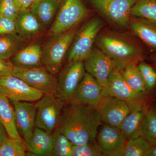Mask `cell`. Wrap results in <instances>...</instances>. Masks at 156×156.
<instances>
[{
	"instance_id": "obj_19",
	"label": "cell",
	"mask_w": 156,
	"mask_h": 156,
	"mask_svg": "<svg viewBox=\"0 0 156 156\" xmlns=\"http://www.w3.org/2000/svg\"><path fill=\"white\" fill-rule=\"evenodd\" d=\"M15 21L16 33L26 40L39 35L45 30L30 9L20 10Z\"/></svg>"
},
{
	"instance_id": "obj_12",
	"label": "cell",
	"mask_w": 156,
	"mask_h": 156,
	"mask_svg": "<svg viewBox=\"0 0 156 156\" xmlns=\"http://www.w3.org/2000/svg\"><path fill=\"white\" fill-rule=\"evenodd\" d=\"M97 146L103 156H121L127 140L119 128L104 124L98 131Z\"/></svg>"
},
{
	"instance_id": "obj_15",
	"label": "cell",
	"mask_w": 156,
	"mask_h": 156,
	"mask_svg": "<svg viewBox=\"0 0 156 156\" xmlns=\"http://www.w3.org/2000/svg\"><path fill=\"white\" fill-rule=\"evenodd\" d=\"M84 64L86 71L105 89L109 76L115 67L111 58L98 48H94L84 61Z\"/></svg>"
},
{
	"instance_id": "obj_23",
	"label": "cell",
	"mask_w": 156,
	"mask_h": 156,
	"mask_svg": "<svg viewBox=\"0 0 156 156\" xmlns=\"http://www.w3.org/2000/svg\"><path fill=\"white\" fill-rule=\"evenodd\" d=\"M0 122L5 127L9 138L23 140L16 127L14 107L9 98L0 93Z\"/></svg>"
},
{
	"instance_id": "obj_38",
	"label": "cell",
	"mask_w": 156,
	"mask_h": 156,
	"mask_svg": "<svg viewBox=\"0 0 156 156\" xmlns=\"http://www.w3.org/2000/svg\"><path fill=\"white\" fill-rule=\"evenodd\" d=\"M151 144V148L149 156H156V140L149 137H144Z\"/></svg>"
},
{
	"instance_id": "obj_11",
	"label": "cell",
	"mask_w": 156,
	"mask_h": 156,
	"mask_svg": "<svg viewBox=\"0 0 156 156\" xmlns=\"http://www.w3.org/2000/svg\"><path fill=\"white\" fill-rule=\"evenodd\" d=\"M0 93L12 102H35L44 95L13 75L0 78Z\"/></svg>"
},
{
	"instance_id": "obj_27",
	"label": "cell",
	"mask_w": 156,
	"mask_h": 156,
	"mask_svg": "<svg viewBox=\"0 0 156 156\" xmlns=\"http://www.w3.org/2000/svg\"><path fill=\"white\" fill-rule=\"evenodd\" d=\"M151 148V144L140 136L127 140L121 156H149Z\"/></svg>"
},
{
	"instance_id": "obj_34",
	"label": "cell",
	"mask_w": 156,
	"mask_h": 156,
	"mask_svg": "<svg viewBox=\"0 0 156 156\" xmlns=\"http://www.w3.org/2000/svg\"><path fill=\"white\" fill-rule=\"evenodd\" d=\"M16 33L15 20L0 15V35Z\"/></svg>"
},
{
	"instance_id": "obj_33",
	"label": "cell",
	"mask_w": 156,
	"mask_h": 156,
	"mask_svg": "<svg viewBox=\"0 0 156 156\" xmlns=\"http://www.w3.org/2000/svg\"><path fill=\"white\" fill-rule=\"evenodd\" d=\"M19 10L14 0H0V15L15 20Z\"/></svg>"
},
{
	"instance_id": "obj_10",
	"label": "cell",
	"mask_w": 156,
	"mask_h": 156,
	"mask_svg": "<svg viewBox=\"0 0 156 156\" xmlns=\"http://www.w3.org/2000/svg\"><path fill=\"white\" fill-rule=\"evenodd\" d=\"M86 70L84 62H68L59 71L57 78V96L67 102L83 80Z\"/></svg>"
},
{
	"instance_id": "obj_14",
	"label": "cell",
	"mask_w": 156,
	"mask_h": 156,
	"mask_svg": "<svg viewBox=\"0 0 156 156\" xmlns=\"http://www.w3.org/2000/svg\"><path fill=\"white\" fill-rule=\"evenodd\" d=\"M106 96L103 87L86 72L72 97L67 102L83 104L96 108Z\"/></svg>"
},
{
	"instance_id": "obj_7",
	"label": "cell",
	"mask_w": 156,
	"mask_h": 156,
	"mask_svg": "<svg viewBox=\"0 0 156 156\" xmlns=\"http://www.w3.org/2000/svg\"><path fill=\"white\" fill-rule=\"evenodd\" d=\"M136 0H89L93 7L112 25L129 28L130 12Z\"/></svg>"
},
{
	"instance_id": "obj_16",
	"label": "cell",
	"mask_w": 156,
	"mask_h": 156,
	"mask_svg": "<svg viewBox=\"0 0 156 156\" xmlns=\"http://www.w3.org/2000/svg\"><path fill=\"white\" fill-rule=\"evenodd\" d=\"M12 102L17 131L21 137L27 139L36 126V105L27 101Z\"/></svg>"
},
{
	"instance_id": "obj_36",
	"label": "cell",
	"mask_w": 156,
	"mask_h": 156,
	"mask_svg": "<svg viewBox=\"0 0 156 156\" xmlns=\"http://www.w3.org/2000/svg\"><path fill=\"white\" fill-rule=\"evenodd\" d=\"M20 10L30 9L34 0H14Z\"/></svg>"
},
{
	"instance_id": "obj_3",
	"label": "cell",
	"mask_w": 156,
	"mask_h": 156,
	"mask_svg": "<svg viewBox=\"0 0 156 156\" xmlns=\"http://www.w3.org/2000/svg\"><path fill=\"white\" fill-rule=\"evenodd\" d=\"M78 30L77 26L69 30L51 37L42 48V64L53 75L57 74L62 68Z\"/></svg>"
},
{
	"instance_id": "obj_32",
	"label": "cell",
	"mask_w": 156,
	"mask_h": 156,
	"mask_svg": "<svg viewBox=\"0 0 156 156\" xmlns=\"http://www.w3.org/2000/svg\"><path fill=\"white\" fill-rule=\"evenodd\" d=\"M95 142L74 145L71 156H103Z\"/></svg>"
},
{
	"instance_id": "obj_1",
	"label": "cell",
	"mask_w": 156,
	"mask_h": 156,
	"mask_svg": "<svg viewBox=\"0 0 156 156\" xmlns=\"http://www.w3.org/2000/svg\"><path fill=\"white\" fill-rule=\"evenodd\" d=\"M95 43L122 71L129 65L148 60L151 52L140 39L122 32L101 29Z\"/></svg>"
},
{
	"instance_id": "obj_21",
	"label": "cell",
	"mask_w": 156,
	"mask_h": 156,
	"mask_svg": "<svg viewBox=\"0 0 156 156\" xmlns=\"http://www.w3.org/2000/svg\"><path fill=\"white\" fill-rule=\"evenodd\" d=\"M63 0H34L31 11L45 29L50 28Z\"/></svg>"
},
{
	"instance_id": "obj_18",
	"label": "cell",
	"mask_w": 156,
	"mask_h": 156,
	"mask_svg": "<svg viewBox=\"0 0 156 156\" xmlns=\"http://www.w3.org/2000/svg\"><path fill=\"white\" fill-rule=\"evenodd\" d=\"M42 47L35 43L23 47L10 59L14 68L26 69L42 66Z\"/></svg>"
},
{
	"instance_id": "obj_28",
	"label": "cell",
	"mask_w": 156,
	"mask_h": 156,
	"mask_svg": "<svg viewBox=\"0 0 156 156\" xmlns=\"http://www.w3.org/2000/svg\"><path fill=\"white\" fill-rule=\"evenodd\" d=\"M52 156H71L74 144L67 136L56 129L53 134Z\"/></svg>"
},
{
	"instance_id": "obj_2",
	"label": "cell",
	"mask_w": 156,
	"mask_h": 156,
	"mask_svg": "<svg viewBox=\"0 0 156 156\" xmlns=\"http://www.w3.org/2000/svg\"><path fill=\"white\" fill-rule=\"evenodd\" d=\"M101 123L95 108L66 101L56 129L64 134L74 145H81L95 142Z\"/></svg>"
},
{
	"instance_id": "obj_35",
	"label": "cell",
	"mask_w": 156,
	"mask_h": 156,
	"mask_svg": "<svg viewBox=\"0 0 156 156\" xmlns=\"http://www.w3.org/2000/svg\"><path fill=\"white\" fill-rule=\"evenodd\" d=\"M13 70L11 62L0 58V78L12 75Z\"/></svg>"
},
{
	"instance_id": "obj_37",
	"label": "cell",
	"mask_w": 156,
	"mask_h": 156,
	"mask_svg": "<svg viewBox=\"0 0 156 156\" xmlns=\"http://www.w3.org/2000/svg\"><path fill=\"white\" fill-rule=\"evenodd\" d=\"M9 137L5 127L0 122V145L9 139Z\"/></svg>"
},
{
	"instance_id": "obj_22",
	"label": "cell",
	"mask_w": 156,
	"mask_h": 156,
	"mask_svg": "<svg viewBox=\"0 0 156 156\" xmlns=\"http://www.w3.org/2000/svg\"><path fill=\"white\" fill-rule=\"evenodd\" d=\"M149 105L131 110L119 127L127 140L141 136L146 112Z\"/></svg>"
},
{
	"instance_id": "obj_30",
	"label": "cell",
	"mask_w": 156,
	"mask_h": 156,
	"mask_svg": "<svg viewBox=\"0 0 156 156\" xmlns=\"http://www.w3.org/2000/svg\"><path fill=\"white\" fill-rule=\"evenodd\" d=\"M141 136L156 140V98L147 110Z\"/></svg>"
},
{
	"instance_id": "obj_8",
	"label": "cell",
	"mask_w": 156,
	"mask_h": 156,
	"mask_svg": "<svg viewBox=\"0 0 156 156\" xmlns=\"http://www.w3.org/2000/svg\"><path fill=\"white\" fill-rule=\"evenodd\" d=\"M66 103L59 96L45 95L36 105V127L53 133L58 127Z\"/></svg>"
},
{
	"instance_id": "obj_20",
	"label": "cell",
	"mask_w": 156,
	"mask_h": 156,
	"mask_svg": "<svg viewBox=\"0 0 156 156\" xmlns=\"http://www.w3.org/2000/svg\"><path fill=\"white\" fill-rule=\"evenodd\" d=\"M24 141L27 149L34 154L52 155L53 136L41 128L36 127Z\"/></svg>"
},
{
	"instance_id": "obj_25",
	"label": "cell",
	"mask_w": 156,
	"mask_h": 156,
	"mask_svg": "<svg viewBox=\"0 0 156 156\" xmlns=\"http://www.w3.org/2000/svg\"><path fill=\"white\" fill-rule=\"evenodd\" d=\"M120 72L126 83L132 89L137 92L149 93L146 89L137 64L129 65Z\"/></svg>"
},
{
	"instance_id": "obj_29",
	"label": "cell",
	"mask_w": 156,
	"mask_h": 156,
	"mask_svg": "<svg viewBox=\"0 0 156 156\" xmlns=\"http://www.w3.org/2000/svg\"><path fill=\"white\" fill-rule=\"evenodd\" d=\"M147 91L156 97V66L145 61L137 64Z\"/></svg>"
},
{
	"instance_id": "obj_9",
	"label": "cell",
	"mask_w": 156,
	"mask_h": 156,
	"mask_svg": "<svg viewBox=\"0 0 156 156\" xmlns=\"http://www.w3.org/2000/svg\"><path fill=\"white\" fill-rule=\"evenodd\" d=\"M12 75L45 95L57 96V79L43 66L26 69L14 68Z\"/></svg>"
},
{
	"instance_id": "obj_4",
	"label": "cell",
	"mask_w": 156,
	"mask_h": 156,
	"mask_svg": "<svg viewBox=\"0 0 156 156\" xmlns=\"http://www.w3.org/2000/svg\"><path fill=\"white\" fill-rule=\"evenodd\" d=\"M105 92L106 95H110L125 101L131 109L147 107L156 97L148 93L136 92L126 83L116 68L112 70L108 80Z\"/></svg>"
},
{
	"instance_id": "obj_17",
	"label": "cell",
	"mask_w": 156,
	"mask_h": 156,
	"mask_svg": "<svg viewBox=\"0 0 156 156\" xmlns=\"http://www.w3.org/2000/svg\"><path fill=\"white\" fill-rule=\"evenodd\" d=\"M129 28L133 35L146 46L152 53L156 54V23L131 16Z\"/></svg>"
},
{
	"instance_id": "obj_5",
	"label": "cell",
	"mask_w": 156,
	"mask_h": 156,
	"mask_svg": "<svg viewBox=\"0 0 156 156\" xmlns=\"http://www.w3.org/2000/svg\"><path fill=\"white\" fill-rule=\"evenodd\" d=\"M104 26L102 20L94 17L78 30L68 52V62H84L88 58L93 50L98 35Z\"/></svg>"
},
{
	"instance_id": "obj_6",
	"label": "cell",
	"mask_w": 156,
	"mask_h": 156,
	"mask_svg": "<svg viewBox=\"0 0 156 156\" xmlns=\"http://www.w3.org/2000/svg\"><path fill=\"white\" fill-rule=\"evenodd\" d=\"M90 15L82 0H63L48 36L51 37L70 30Z\"/></svg>"
},
{
	"instance_id": "obj_24",
	"label": "cell",
	"mask_w": 156,
	"mask_h": 156,
	"mask_svg": "<svg viewBox=\"0 0 156 156\" xmlns=\"http://www.w3.org/2000/svg\"><path fill=\"white\" fill-rule=\"evenodd\" d=\"M26 41L16 33L0 35V58L10 59L24 47Z\"/></svg>"
},
{
	"instance_id": "obj_39",
	"label": "cell",
	"mask_w": 156,
	"mask_h": 156,
	"mask_svg": "<svg viewBox=\"0 0 156 156\" xmlns=\"http://www.w3.org/2000/svg\"><path fill=\"white\" fill-rule=\"evenodd\" d=\"M148 60H150L151 63L156 66V54L151 53Z\"/></svg>"
},
{
	"instance_id": "obj_26",
	"label": "cell",
	"mask_w": 156,
	"mask_h": 156,
	"mask_svg": "<svg viewBox=\"0 0 156 156\" xmlns=\"http://www.w3.org/2000/svg\"><path fill=\"white\" fill-rule=\"evenodd\" d=\"M130 15L156 23V0H136Z\"/></svg>"
},
{
	"instance_id": "obj_31",
	"label": "cell",
	"mask_w": 156,
	"mask_h": 156,
	"mask_svg": "<svg viewBox=\"0 0 156 156\" xmlns=\"http://www.w3.org/2000/svg\"><path fill=\"white\" fill-rule=\"evenodd\" d=\"M27 148L24 140L9 138L0 145V156H24Z\"/></svg>"
},
{
	"instance_id": "obj_13",
	"label": "cell",
	"mask_w": 156,
	"mask_h": 156,
	"mask_svg": "<svg viewBox=\"0 0 156 156\" xmlns=\"http://www.w3.org/2000/svg\"><path fill=\"white\" fill-rule=\"evenodd\" d=\"M101 122L119 128L131 109L125 101L106 95L96 108Z\"/></svg>"
}]
</instances>
